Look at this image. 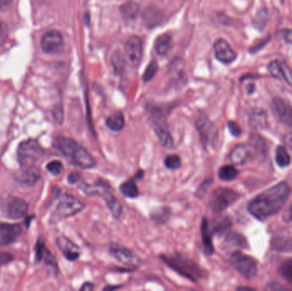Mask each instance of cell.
<instances>
[{
    "label": "cell",
    "instance_id": "obj_12",
    "mask_svg": "<svg viewBox=\"0 0 292 291\" xmlns=\"http://www.w3.org/2000/svg\"><path fill=\"white\" fill-rule=\"evenodd\" d=\"M126 56L132 66L139 65L143 56V42L138 36H132L125 44Z\"/></svg>",
    "mask_w": 292,
    "mask_h": 291
},
{
    "label": "cell",
    "instance_id": "obj_8",
    "mask_svg": "<svg viewBox=\"0 0 292 291\" xmlns=\"http://www.w3.org/2000/svg\"><path fill=\"white\" fill-rule=\"evenodd\" d=\"M84 208V204L77 198L70 195H64L58 201L56 213L58 217H69L80 213Z\"/></svg>",
    "mask_w": 292,
    "mask_h": 291
},
{
    "label": "cell",
    "instance_id": "obj_42",
    "mask_svg": "<svg viewBox=\"0 0 292 291\" xmlns=\"http://www.w3.org/2000/svg\"><path fill=\"white\" fill-rule=\"evenodd\" d=\"M14 259V256L9 253H0V266L11 262Z\"/></svg>",
    "mask_w": 292,
    "mask_h": 291
},
{
    "label": "cell",
    "instance_id": "obj_33",
    "mask_svg": "<svg viewBox=\"0 0 292 291\" xmlns=\"http://www.w3.org/2000/svg\"><path fill=\"white\" fill-rule=\"evenodd\" d=\"M278 272L284 280L292 282V259L283 262L278 269Z\"/></svg>",
    "mask_w": 292,
    "mask_h": 291
},
{
    "label": "cell",
    "instance_id": "obj_20",
    "mask_svg": "<svg viewBox=\"0 0 292 291\" xmlns=\"http://www.w3.org/2000/svg\"><path fill=\"white\" fill-rule=\"evenodd\" d=\"M201 234L202 240H203V245H204L205 252H206L207 255L211 256L215 252V248H214V245H213L209 221L205 217L203 218V220H202Z\"/></svg>",
    "mask_w": 292,
    "mask_h": 291
},
{
    "label": "cell",
    "instance_id": "obj_39",
    "mask_svg": "<svg viewBox=\"0 0 292 291\" xmlns=\"http://www.w3.org/2000/svg\"><path fill=\"white\" fill-rule=\"evenodd\" d=\"M226 244L229 247H240L242 242L240 241V237L237 235H229L226 240Z\"/></svg>",
    "mask_w": 292,
    "mask_h": 291
},
{
    "label": "cell",
    "instance_id": "obj_30",
    "mask_svg": "<svg viewBox=\"0 0 292 291\" xmlns=\"http://www.w3.org/2000/svg\"><path fill=\"white\" fill-rule=\"evenodd\" d=\"M238 175L237 170L232 165L224 166L219 170L218 176L223 181H232L234 180Z\"/></svg>",
    "mask_w": 292,
    "mask_h": 291
},
{
    "label": "cell",
    "instance_id": "obj_16",
    "mask_svg": "<svg viewBox=\"0 0 292 291\" xmlns=\"http://www.w3.org/2000/svg\"><path fill=\"white\" fill-rule=\"evenodd\" d=\"M28 205L26 201L22 198H13L9 203L7 207V214L9 218L13 220H18L20 218L24 217L28 213Z\"/></svg>",
    "mask_w": 292,
    "mask_h": 291
},
{
    "label": "cell",
    "instance_id": "obj_34",
    "mask_svg": "<svg viewBox=\"0 0 292 291\" xmlns=\"http://www.w3.org/2000/svg\"><path fill=\"white\" fill-rule=\"evenodd\" d=\"M164 163H165L166 168L168 169L176 170L181 166V159L177 155H171L166 157Z\"/></svg>",
    "mask_w": 292,
    "mask_h": 291
},
{
    "label": "cell",
    "instance_id": "obj_37",
    "mask_svg": "<svg viewBox=\"0 0 292 291\" xmlns=\"http://www.w3.org/2000/svg\"><path fill=\"white\" fill-rule=\"evenodd\" d=\"M44 261H45V264L48 265L49 267L53 268V271L55 272H58V263L56 261V259L54 258V256L51 254L48 250H45L44 253Z\"/></svg>",
    "mask_w": 292,
    "mask_h": 291
},
{
    "label": "cell",
    "instance_id": "obj_44",
    "mask_svg": "<svg viewBox=\"0 0 292 291\" xmlns=\"http://www.w3.org/2000/svg\"><path fill=\"white\" fill-rule=\"evenodd\" d=\"M281 37L286 43H292V29L281 31Z\"/></svg>",
    "mask_w": 292,
    "mask_h": 291
},
{
    "label": "cell",
    "instance_id": "obj_23",
    "mask_svg": "<svg viewBox=\"0 0 292 291\" xmlns=\"http://www.w3.org/2000/svg\"><path fill=\"white\" fill-rule=\"evenodd\" d=\"M197 128L199 130L202 143L204 147H206L210 142L211 123L206 118H200L197 121Z\"/></svg>",
    "mask_w": 292,
    "mask_h": 291
},
{
    "label": "cell",
    "instance_id": "obj_21",
    "mask_svg": "<svg viewBox=\"0 0 292 291\" xmlns=\"http://www.w3.org/2000/svg\"><path fill=\"white\" fill-rule=\"evenodd\" d=\"M154 131L158 140L164 148L168 149V150L173 149L174 139H173L170 132H168L165 127H163L160 124H155Z\"/></svg>",
    "mask_w": 292,
    "mask_h": 291
},
{
    "label": "cell",
    "instance_id": "obj_5",
    "mask_svg": "<svg viewBox=\"0 0 292 291\" xmlns=\"http://www.w3.org/2000/svg\"><path fill=\"white\" fill-rule=\"evenodd\" d=\"M240 196L234 189L230 188H218L210 197L209 205L213 211L221 213L239 199Z\"/></svg>",
    "mask_w": 292,
    "mask_h": 291
},
{
    "label": "cell",
    "instance_id": "obj_22",
    "mask_svg": "<svg viewBox=\"0 0 292 291\" xmlns=\"http://www.w3.org/2000/svg\"><path fill=\"white\" fill-rule=\"evenodd\" d=\"M106 126L113 132H120L125 126V118L122 113L120 111L111 114L106 120Z\"/></svg>",
    "mask_w": 292,
    "mask_h": 291
},
{
    "label": "cell",
    "instance_id": "obj_4",
    "mask_svg": "<svg viewBox=\"0 0 292 291\" xmlns=\"http://www.w3.org/2000/svg\"><path fill=\"white\" fill-rule=\"evenodd\" d=\"M44 151L39 143L34 139H28L20 143L17 149V160L22 168H29L34 167Z\"/></svg>",
    "mask_w": 292,
    "mask_h": 291
},
{
    "label": "cell",
    "instance_id": "obj_38",
    "mask_svg": "<svg viewBox=\"0 0 292 291\" xmlns=\"http://www.w3.org/2000/svg\"><path fill=\"white\" fill-rule=\"evenodd\" d=\"M251 122L254 126H257V127H263L265 126V123L267 122V117L265 116L264 114H260L258 115H254L251 117Z\"/></svg>",
    "mask_w": 292,
    "mask_h": 291
},
{
    "label": "cell",
    "instance_id": "obj_40",
    "mask_svg": "<svg viewBox=\"0 0 292 291\" xmlns=\"http://www.w3.org/2000/svg\"><path fill=\"white\" fill-rule=\"evenodd\" d=\"M227 126H228L229 132L232 136L237 137V136H239L242 133V130L240 129L239 126L237 123L233 122V121H228Z\"/></svg>",
    "mask_w": 292,
    "mask_h": 291
},
{
    "label": "cell",
    "instance_id": "obj_45",
    "mask_svg": "<svg viewBox=\"0 0 292 291\" xmlns=\"http://www.w3.org/2000/svg\"><path fill=\"white\" fill-rule=\"evenodd\" d=\"M12 4V0H0V11H5L8 9Z\"/></svg>",
    "mask_w": 292,
    "mask_h": 291
},
{
    "label": "cell",
    "instance_id": "obj_31",
    "mask_svg": "<svg viewBox=\"0 0 292 291\" xmlns=\"http://www.w3.org/2000/svg\"><path fill=\"white\" fill-rule=\"evenodd\" d=\"M169 216H170V211H169V209H166V208L155 209L151 214L152 220H154L155 222L158 223V224L166 222L168 220Z\"/></svg>",
    "mask_w": 292,
    "mask_h": 291
},
{
    "label": "cell",
    "instance_id": "obj_1",
    "mask_svg": "<svg viewBox=\"0 0 292 291\" xmlns=\"http://www.w3.org/2000/svg\"><path fill=\"white\" fill-rule=\"evenodd\" d=\"M290 192L289 184L281 182L253 198L249 203L248 211L258 220H266L284 206Z\"/></svg>",
    "mask_w": 292,
    "mask_h": 291
},
{
    "label": "cell",
    "instance_id": "obj_19",
    "mask_svg": "<svg viewBox=\"0 0 292 291\" xmlns=\"http://www.w3.org/2000/svg\"><path fill=\"white\" fill-rule=\"evenodd\" d=\"M17 179L22 184L33 185L40 179V172L35 166L29 168H22L21 172L17 173Z\"/></svg>",
    "mask_w": 292,
    "mask_h": 291
},
{
    "label": "cell",
    "instance_id": "obj_7",
    "mask_svg": "<svg viewBox=\"0 0 292 291\" xmlns=\"http://www.w3.org/2000/svg\"><path fill=\"white\" fill-rule=\"evenodd\" d=\"M110 254L119 263L129 267H138L140 266V259L135 253L127 248L118 245L111 244L110 246Z\"/></svg>",
    "mask_w": 292,
    "mask_h": 291
},
{
    "label": "cell",
    "instance_id": "obj_27",
    "mask_svg": "<svg viewBox=\"0 0 292 291\" xmlns=\"http://www.w3.org/2000/svg\"><path fill=\"white\" fill-rule=\"evenodd\" d=\"M120 190L121 194L127 198H135L139 194L138 186L136 185L134 179H130L127 181L123 182L120 185Z\"/></svg>",
    "mask_w": 292,
    "mask_h": 291
},
{
    "label": "cell",
    "instance_id": "obj_11",
    "mask_svg": "<svg viewBox=\"0 0 292 291\" xmlns=\"http://www.w3.org/2000/svg\"><path fill=\"white\" fill-rule=\"evenodd\" d=\"M274 116L284 126L292 127V106L280 98L273 99L272 102Z\"/></svg>",
    "mask_w": 292,
    "mask_h": 291
},
{
    "label": "cell",
    "instance_id": "obj_13",
    "mask_svg": "<svg viewBox=\"0 0 292 291\" xmlns=\"http://www.w3.org/2000/svg\"><path fill=\"white\" fill-rule=\"evenodd\" d=\"M215 58L223 63H231L237 58V54L230 44L224 39H218L214 44Z\"/></svg>",
    "mask_w": 292,
    "mask_h": 291
},
{
    "label": "cell",
    "instance_id": "obj_26",
    "mask_svg": "<svg viewBox=\"0 0 292 291\" xmlns=\"http://www.w3.org/2000/svg\"><path fill=\"white\" fill-rule=\"evenodd\" d=\"M105 200L112 216L115 219H119L121 217V213H122V205L120 203V201L115 198L113 195H111V193L105 197Z\"/></svg>",
    "mask_w": 292,
    "mask_h": 291
},
{
    "label": "cell",
    "instance_id": "obj_17",
    "mask_svg": "<svg viewBox=\"0 0 292 291\" xmlns=\"http://www.w3.org/2000/svg\"><path fill=\"white\" fill-rule=\"evenodd\" d=\"M268 70L273 77L280 78L292 85V72L286 64L282 62H272L268 66Z\"/></svg>",
    "mask_w": 292,
    "mask_h": 291
},
{
    "label": "cell",
    "instance_id": "obj_41",
    "mask_svg": "<svg viewBox=\"0 0 292 291\" xmlns=\"http://www.w3.org/2000/svg\"><path fill=\"white\" fill-rule=\"evenodd\" d=\"M44 251H45V248H44V243L42 242L41 240H39V242L37 243L35 248V256L37 261L41 260L42 257L44 256Z\"/></svg>",
    "mask_w": 292,
    "mask_h": 291
},
{
    "label": "cell",
    "instance_id": "obj_43",
    "mask_svg": "<svg viewBox=\"0 0 292 291\" xmlns=\"http://www.w3.org/2000/svg\"><path fill=\"white\" fill-rule=\"evenodd\" d=\"M80 179H81V174L75 172V173H72L69 174V177H68V181H69V184H76L80 181Z\"/></svg>",
    "mask_w": 292,
    "mask_h": 291
},
{
    "label": "cell",
    "instance_id": "obj_48",
    "mask_svg": "<svg viewBox=\"0 0 292 291\" xmlns=\"http://www.w3.org/2000/svg\"><path fill=\"white\" fill-rule=\"evenodd\" d=\"M287 144H288V146H289V147H290V149H291L292 150V134L291 135H289V136H288V137H287Z\"/></svg>",
    "mask_w": 292,
    "mask_h": 291
},
{
    "label": "cell",
    "instance_id": "obj_24",
    "mask_svg": "<svg viewBox=\"0 0 292 291\" xmlns=\"http://www.w3.org/2000/svg\"><path fill=\"white\" fill-rule=\"evenodd\" d=\"M172 47V38L168 34L159 36L155 43V49L157 54L166 56L170 52Z\"/></svg>",
    "mask_w": 292,
    "mask_h": 291
},
{
    "label": "cell",
    "instance_id": "obj_32",
    "mask_svg": "<svg viewBox=\"0 0 292 291\" xmlns=\"http://www.w3.org/2000/svg\"><path fill=\"white\" fill-rule=\"evenodd\" d=\"M121 14L126 19H133L138 14V6L133 2L125 4L121 7Z\"/></svg>",
    "mask_w": 292,
    "mask_h": 291
},
{
    "label": "cell",
    "instance_id": "obj_18",
    "mask_svg": "<svg viewBox=\"0 0 292 291\" xmlns=\"http://www.w3.org/2000/svg\"><path fill=\"white\" fill-rule=\"evenodd\" d=\"M58 245L67 260L73 261L79 258L80 249L74 243L69 241V239L64 236L59 237L58 239Z\"/></svg>",
    "mask_w": 292,
    "mask_h": 291
},
{
    "label": "cell",
    "instance_id": "obj_10",
    "mask_svg": "<svg viewBox=\"0 0 292 291\" xmlns=\"http://www.w3.org/2000/svg\"><path fill=\"white\" fill-rule=\"evenodd\" d=\"M257 148L252 144H239L233 148L229 155V160L233 165L242 166L253 159Z\"/></svg>",
    "mask_w": 292,
    "mask_h": 291
},
{
    "label": "cell",
    "instance_id": "obj_47",
    "mask_svg": "<svg viewBox=\"0 0 292 291\" xmlns=\"http://www.w3.org/2000/svg\"><path fill=\"white\" fill-rule=\"evenodd\" d=\"M285 220L287 221H292V205L289 208V210L285 214Z\"/></svg>",
    "mask_w": 292,
    "mask_h": 291
},
{
    "label": "cell",
    "instance_id": "obj_3",
    "mask_svg": "<svg viewBox=\"0 0 292 291\" xmlns=\"http://www.w3.org/2000/svg\"><path fill=\"white\" fill-rule=\"evenodd\" d=\"M161 259L170 268L192 282H199L204 277V271L187 256L174 253L172 255H162Z\"/></svg>",
    "mask_w": 292,
    "mask_h": 291
},
{
    "label": "cell",
    "instance_id": "obj_28",
    "mask_svg": "<svg viewBox=\"0 0 292 291\" xmlns=\"http://www.w3.org/2000/svg\"><path fill=\"white\" fill-rule=\"evenodd\" d=\"M231 221L227 217L218 218L214 221L212 225V230L215 233L225 234L229 231L231 227Z\"/></svg>",
    "mask_w": 292,
    "mask_h": 291
},
{
    "label": "cell",
    "instance_id": "obj_46",
    "mask_svg": "<svg viewBox=\"0 0 292 291\" xmlns=\"http://www.w3.org/2000/svg\"><path fill=\"white\" fill-rule=\"evenodd\" d=\"M93 288V283H85L80 287V290H92Z\"/></svg>",
    "mask_w": 292,
    "mask_h": 291
},
{
    "label": "cell",
    "instance_id": "obj_25",
    "mask_svg": "<svg viewBox=\"0 0 292 291\" xmlns=\"http://www.w3.org/2000/svg\"><path fill=\"white\" fill-rule=\"evenodd\" d=\"M163 20V14L157 8H150L143 13V21L148 27H155Z\"/></svg>",
    "mask_w": 292,
    "mask_h": 291
},
{
    "label": "cell",
    "instance_id": "obj_9",
    "mask_svg": "<svg viewBox=\"0 0 292 291\" xmlns=\"http://www.w3.org/2000/svg\"><path fill=\"white\" fill-rule=\"evenodd\" d=\"M41 48L47 54H57L62 52L64 47V38L60 32L51 30L44 33L42 37Z\"/></svg>",
    "mask_w": 292,
    "mask_h": 291
},
{
    "label": "cell",
    "instance_id": "obj_49",
    "mask_svg": "<svg viewBox=\"0 0 292 291\" xmlns=\"http://www.w3.org/2000/svg\"><path fill=\"white\" fill-rule=\"evenodd\" d=\"M120 288L119 286H115V287H114V286H107V287H105L104 289H105V290H108V289H116V288Z\"/></svg>",
    "mask_w": 292,
    "mask_h": 291
},
{
    "label": "cell",
    "instance_id": "obj_14",
    "mask_svg": "<svg viewBox=\"0 0 292 291\" xmlns=\"http://www.w3.org/2000/svg\"><path fill=\"white\" fill-rule=\"evenodd\" d=\"M21 233V225L0 223V246H6L13 244Z\"/></svg>",
    "mask_w": 292,
    "mask_h": 291
},
{
    "label": "cell",
    "instance_id": "obj_15",
    "mask_svg": "<svg viewBox=\"0 0 292 291\" xmlns=\"http://www.w3.org/2000/svg\"><path fill=\"white\" fill-rule=\"evenodd\" d=\"M79 188L84 194L87 196L98 195L105 198L106 196L111 193L110 192L111 190L110 184L100 179L91 184L82 183Z\"/></svg>",
    "mask_w": 292,
    "mask_h": 291
},
{
    "label": "cell",
    "instance_id": "obj_35",
    "mask_svg": "<svg viewBox=\"0 0 292 291\" xmlns=\"http://www.w3.org/2000/svg\"><path fill=\"white\" fill-rule=\"evenodd\" d=\"M46 168L53 175H58L64 170V165L59 161H53L47 164Z\"/></svg>",
    "mask_w": 292,
    "mask_h": 291
},
{
    "label": "cell",
    "instance_id": "obj_36",
    "mask_svg": "<svg viewBox=\"0 0 292 291\" xmlns=\"http://www.w3.org/2000/svg\"><path fill=\"white\" fill-rule=\"evenodd\" d=\"M158 66H157V62H152L146 68L144 74H143V80L144 81H149L154 77L155 74H157Z\"/></svg>",
    "mask_w": 292,
    "mask_h": 291
},
{
    "label": "cell",
    "instance_id": "obj_29",
    "mask_svg": "<svg viewBox=\"0 0 292 291\" xmlns=\"http://www.w3.org/2000/svg\"><path fill=\"white\" fill-rule=\"evenodd\" d=\"M275 159L278 165L281 168L288 167L291 162V159H290L289 153L287 152L286 149L282 146H278L276 149Z\"/></svg>",
    "mask_w": 292,
    "mask_h": 291
},
{
    "label": "cell",
    "instance_id": "obj_6",
    "mask_svg": "<svg viewBox=\"0 0 292 291\" xmlns=\"http://www.w3.org/2000/svg\"><path fill=\"white\" fill-rule=\"evenodd\" d=\"M229 261L232 267L246 278L251 279L256 277L257 273V263L250 256L236 251L231 255Z\"/></svg>",
    "mask_w": 292,
    "mask_h": 291
},
{
    "label": "cell",
    "instance_id": "obj_2",
    "mask_svg": "<svg viewBox=\"0 0 292 291\" xmlns=\"http://www.w3.org/2000/svg\"><path fill=\"white\" fill-rule=\"evenodd\" d=\"M56 148L60 151L73 165L82 169H91L96 166V161L86 149L83 148L76 141L70 137H56Z\"/></svg>",
    "mask_w": 292,
    "mask_h": 291
}]
</instances>
